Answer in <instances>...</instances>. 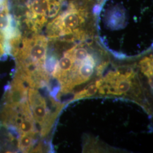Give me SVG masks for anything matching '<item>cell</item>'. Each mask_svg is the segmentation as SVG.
Wrapping results in <instances>:
<instances>
[{
  "label": "cell",
  "mask_w": 153,
  "mask_h": 153,
  "mask_svg": "<svg viewBox=\"0 0 153 153\" xmlns=\"http://www.w3.org/2000/svg\"><path fill=\"white\" fill-rule=\"evenodd\" d=\"M28 100L33 111V118L42 127V135L45 136L49 131L53 120L49 115L46 102L38 91L33 88L29 90Z\"/></svg>",
  "instance_id": "3"
},
{
  "label": "cell",
  "mask_w": 153,
  "mask_h": 153,
  "mask_svg": "<svg viewBox=\"0 0 153 153\" xmlns=\"http://www.w3.org/2000/svg\"><path fill=\"white\" fill-rule=\"evenodd\" d=\"M88 15L85 7L71 2L47 25L48 37H64L68 41L83 38L84 33L80 27L86 21Z\"/></svg>",
  "instance_id": "1"
},
{
  "label": "cell",
  "mask_w": 153,
  "mask_h": 153,
  "mask_svg": "<svg viewBox=\"0 0 153 153\" xmlns=\"http://www.w3.org/2000/svg\"><path fill=\"white\" fill-rule=\"evenodd\" d=\"M73 60L74 59L73 57L71 52L69 50V51L66 52L65 56L61 59L57 66L62 71H69L73 65L74 61Z\"/></svg>",
  "instance_id": "7"
},
{
  "label": "cell",
  "mask_w": 153,
  "mask_h": 153,
  "mask_svg": "<svg viewBox=\"0 0 153 153\" xmlns=\"http://www.w3.org/2000/svg\"><path fill=\"white\" fill-rule=\"evenodd\" d=\"M141 67L142 71H143L146 74L148 75L149 74L151 75V60L149 58H146L141 61Z\"/></svg>",
  "instance_id": "10"
},
{
  "label": "cell",
  "mask_w": 153,
  "mask_h": 153,
  "mask_svg": "<svg viewBox=\"0 0 153 153\" xmlns=\"http://www.w3.org/2000/svg\"><path fill=\"white\" fill-rule=\"evenodd\" d=\"M18 24L9 13L7 1L0 3V42L4 46L11 39L20 35Z\"/></svg>",
  "instance_id": "4"
},
{
  "label": "cell",
  "mask_w": 153,
  "mask_h": 153,
  "mask_svg": "<svg viewBox=\"0 0 153 153\" xmlns=\"http://www.w3.org/2000/svg\"><path fill=\"white\" fill-rule=\"evenodd\" d=\"M65 0H30L27 5L25 22L28 28L36 33L61 10Z\"/></svg>",
  "instance_id": "2"
},
{
  "label": "cell",
  "mask_w": 153,
  "mask_h": 153,
  "mask_svg": "<svg viewBox=\"0 0 153 153\" xmlns=\"http://www.w3.org/2000/svg\"><path fill=\"white\" fill-rule=\"evenodd\" d=\"M97 90V87L95 85H92L88 88V89L85 90V96L90 97L94 95Z\"/></svg>",
  "instance_id": "11"
},
{
  "label": "cell",
  "mask_w": 153,
  "mask_h": 153,
  "mask_svg": "<svg viewBox=\"0 0 153 153\" xmlns=\"http://www.w3.org/2000/svg\"><path fill=\"white\" fill-rule=\"evenodd\" d=\"M4 53H5V51H4V47H3L2 44H1V43L0 42V58L4 55Z\"/></svg>",
  "instance_id": "12"
},
{
  "label": "cell",
  "mask_w": 153,
  "mask_h": 153,
  "mask_svg": "<svg viewBox=\"0 0 153 153\" xmlns=\"http://www.w3.org/2000/svg\"><path fill=\"white\" fill-rule=\"evenodd\" d=\"M115 88L120 93L127 92L131 88V83L126 78H119L115 83Z\"/></svg>",
  "instance_id": "9"
},
{
  "label": "cell",
  "mask_w": 153,
  "mask_h": 153,
  "mask_svg": "<svg viewBox=\"0 0 153 153\" xmlns=\"http://www.w3.org/2000/svg\"><path fill=\"white\" fill-rule=\"evenodd\" d=\"M81 64H82L79 69V73L83 77V79H87L92 75L94 66L84 60L82 61Z\"/></svg>",
  "instance_id": "8"
},
{
  "label": "cell",
  "mask_w": 153,
  "mask_h": 153,
  "mask_svg": "<svg viewBox=\"0 0 153 153\" xmlns=\"http://www.w3.org/2000/svg\"><path fill=\"white\" fill-rule=\"evenodd\" d=\"M33 135L28 134H20L17 141L18 148L20 151L26 153L30 150L33 145Z\"/></svg>",
  "instance_id": "6"
},
{
  "label": "cell",
  "mask_w": 153,
  "mask_h": 153,
  "mask_svg": "<svg viewBox=\"0 0 153 153\" xmlns=\"http://www.w3.org/2000/svg\"><path fill=\"white\" fill-rule=\"evenodd\" d=\"M27 84L22 79L14 76L5 95V103L16 104L27 100Z\"/></svg>",
  "instance_id": "5"
}]
</instances>
